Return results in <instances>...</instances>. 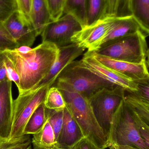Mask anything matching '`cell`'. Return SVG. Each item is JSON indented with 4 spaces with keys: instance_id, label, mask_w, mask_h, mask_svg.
<instances>
[{
    "instance_id": "1",
    "label": "cell",
    "mask_w": 149,
    "mask_h": 149,
    "mask_svg": "<svg viewBox=\"0 0 149 149\" xmlns=\"http://www.w3.org/2000/svg\"><path fill=\"white\" fill-rule=\"evenodd\" d=\"M3 52L18 74L20 93L33 89L47 76L58 57L59 49L54 44L42 42L26 53L16 49Z\"/></svg>"
},
{
    "instance_id": "2",
    "label": "cell",
    "mask_w": 149,
    "mask_h": 149,
    "mask_svg": "<svg viewBox=\"0 0 149 149\" xmlns=\"http://www.w3.org/2000/svg\"><path fill=\"white\" fill-rule=\"evenodd\" d=\"M62 92L68 108L85 137L100 149L111 146L108 137L98 124L89 99L67 88L57 86Z\"/></svg>"
},
{
    "instance_id": "3",
    "label": "cell",
    "mask_w": 149,
    "mask_h": 149,
    "mask_svg": "<svg viewBox=\"0 0 149 149\" xmlns=\"http://www.w3.org/2000/svg\"><path fill=\"white\" fill-rule=\"evenodd\" d=\"M52 86L67 88L89 99L101 89L117 86L81 67L78 61H74L62 71Z\"/></svg>"
},
{
    "instance_id": "4",
    "label": "cell",
    "mask_w": 149,
    "mask_h": 149,
    "mask_svg": "<svg viewBox=\"0 0 149 149\" xmlns=\"http://www.w3.org/2000/svg\"><path fill=\"white\" fill-rule=\"evenodd\" d=\"M109 140L111 145L149 149L141 136L131 108L125 98L113 116Z\"/></svg>"
},
{
    "instance_id": "5",
    "label": "cell",
    "mask_w": 149,
    "mask_h": 149,
    "mask_svg": "<svg viewBox=\"0 0 149 149\" xmlns=\"http://www.w3.org/2000/svg\"><path fill=\"white\" fill-rule=\"evenodd\" d=\"M50 86L34 88L18 93L14 100L12 108V127L9 139H16L24 136V128L34 111L44 102Z\"/></svg>"
},
{
    "instance_id": "6",
    "label": "cell",
    "mask_w": 149,
    "mask_h": 149,
    "mask_svg": "<svg viewBox=\"0 0 149 149\" xmlns=\"http://www.w3.org/2000/svg\"><path fill=\"white\" fill-rule=\"evenodd\" d=\"M148 46L141 31L100 48L96 53L116 60L133 63L146 61Z\"/></svg>"
},
{
    "instance_id": "7",
    "label": "cell",
    "mask_w": 149,
    "mask_h": 149,
    "mask_svg": "<svg viewBox=\"0 0 149 149\" xmlns=\"http://www.w3.org/2000/svg\"><path fill=\"white\" fill-rule=\"evenodd\" d=\"M126 92L119 86L111 88H104L88 99L96 120L108 138L113 116L121 102L125 98Z\"/></svg>"
},
{
    "instance_id": "8",
    "label": "cell",
    "mask_w": 149,
    "mask_h": 149,
    "mask_svg": "<svg viewBox=\"0 0 149 149\" xmlns=\"http://www.w3.org/2000/svg\"><path fill=\"white\" fill-rule=\"evenodd\" d=\"M115 17L106 16L83 27L72 38V42L88 51H98L112 28Z\"/></svg>"
},
{
    "instance_id": "9",
    "label": "cell",
    "mask_w": 149,
    "mask_h": 149,
    "mask_svg": "<svg viewBox=\"0 0 149 149\" xmlns=\"http://www.w3.org/2000/svg\"><path fill=\"white\" fill-rule=\"evenodd\" d=\"M83 28L76 18L70 14L50 22L44 30L41 36L42 42H49L58 48L72 43L74 34Z\"/></svg>"
},
{
    "instance_id": "10",
    "label": "cell",
    "mask_w": 149,
    "mask_h": 149,
    "mask_svg": "<svg viewBox=\"0 0 149 149\" xmlns=\"http://www.w3.org/2000/svg\"><path fill=\"white\" fill-rule=\"evenodd\" d=\"M79 66L93 72L104 79L125 89L127 93H134L137 90L136 83L124 75L110 69L99 62L95 57L93 52L87 51L78 61Z\"/></svg>"
},
{
    "instance_id": "11",
    "label": "cell",
    "mask_w": 149,
    "mask_h": 149,
    "mask_svg": "<svg viewBox=\"0 0 149 149\" xmlns=\"http://www.w3.org/2000/svg\"><path fill=\"white\" fill-rule=\"evenodd\" d=\"M5 28L19 47H31L37 37L30 22L24 18L17 10L3 22Z\"/></svg>"
},
{
    "instance_id": "12",
    "label": "cell",
    "mask_w": 149,
    "mask_h": 149,
    "mask_svg": "<svg viewBox=\"0 0 149 149\" xmlns=\"http://www.w3.org/2000/svg\"><path fill=\"white\" fill-rule=\"evenodd\" d=\"M59 49L58 57L49 74L35 88L46 85L52 86L62 71L67 65L75 61L77 58L82 55L85 50L73 43L59 47Z\"/></svg>"
},
{
    "instance_id": "13",
    "label": "cell",
    "mask_w": 149,
    "mask_h": 149,
    "mask_svg": "<svg viewBox=\"0 0 149 149\" xmlns=\"http://www.w3.org/2000/svg\"><path fill=\"white\" fill-rule=\"evenodd\" d=\"M12 82L7 79L0 82V137L9 139L12 130Z\"/></svg>"
},
{
    "instance_id": "14",
    "label": "cell",
    "mask_w": 149,
    "mask_h": 149,
    "mask_svg": "<svg viewBox=\"0 0 149 149\" xmlns=\"http://www.w3.org/2000/svg\"><path fill=\"white\" fill-rule=\"evenodd\" d=\"M93 53L99 62L133 81L144 79L149 74L146 61L141 63H133L113 59L93 52Z\"/></svg>"
},
{
    "instance_id": "15",
    "label": "cell",
    "mask_w": 149,
    "mask_h": 149,
    "mask_svg": "<svg viewBox=\"0 0 149 149\" xmlns=\"http://www.w3.org/2000/svg\"><path fill=\"white\" fill-rule=\"evenodd\" d=\"M84 137L80 128L65 107L64 109L63 123L58 138L56 149H73Z\"/></svg>"
},
{
    "instance_id": "16",
    "label": "cell",
    "mask_w": 149,
    "mask_h": 149,
    "mask_svg": "<svg viewBox=\"0 0 149 149\" xmlns=\"http://www.w3.org/2000/svg\"><path fill=\"white\" fill-rule=\"evenodd\" d=\"M140 31L141 29L133 16L115 17L112 28L102 42L100 48Z\"/></svg>"
},
{
    "instance_id": "17",
    "label": "cell",
    "mask_w": 149,
    "mask_h": 149,
    "mask_svg": "<svg viewBox=\"0 0 149 149\" xmlns=\"http://www.w3.org/2000/svg\"><path fill=\"white\" fill-rule=\"evenodd\" d=\"M30 19L37 36H41L45 27L51 22L46 0H32Z\"/></svg>"
},
{
    "instance_id": "18",
    "label": "cell",
    "mask_w": 149,
    "mask_h": 149,
    "mask_svg": "<svg viewBox=\"0 0 149 149\" xmlns=\"http://www.w3.org/2000/svg\"><path fill=\"white\" fill-rule=\"evenodd\" d=\"M130 10L141 30L149 35V0H131Z\"/></svg>"
},
{
    "instance_id": "19",
    "label": "cell",
    "mask_w": 149,
    "mask_h": 149,
    "mask_svg": "<svg viewBox=\"0 0 149 149\" xmlns=\"http://www.w3.org/2000/svg\"><path fill=\"white\" fill-rule=\"evenodd\" d=\"M33 135L31 139L33 149H56L55 134L47 119L42 130Z\"/></svg>"
},
{
    "instance_id": "20",
    "label": "cell",
    "mask_w": 149,
    "mask_h": 149,
    "mask_svg": "<svg viewBox=\"0 0 149 149\" xmlns=\"http://www.w3.org/2000/svg\"><path fill=\"white\" fill-rule=\"evenodd\" d=\"M47 120L46 107L42 103L34 111L28 121L24 130L23 135L35 134L39 133Z\"/></svg>"
},
{
    "instance_id": "21",
    "label": "cell",
    "mask_w": 149,
    "mask_h": 149,
    "mask_svg": "<svg viewBox=\"0 0 149 149\" xmlns=\"http://www.w3.org/2000/svg\"><path fill=\"white\" fill-rule=\"evenodd\" d=\"M64 12L74 16L83 28L86 26V0H65Z\"/></svg>"
},
{
    "instance_id": "22",
    "label": "cell",
    "mask_w": 149,
    "mask_h": 149,
    "mask_svg": "<svg viewBox=\"0 0 149 149\" xmlns=\"http://www.w3.org/2000/svg\"><path fill=\"white\" fill-rule=\"evenodd\" d=\"M107 8V0H86V26L105 17Z\"/></svg>"
},
{
    "instance_id": "23",
    "label": "cell",
    "mask_w": 149,
    "mask_h": 149,
    "mask_svg": "<svg viewBox=\"0 0 149 149\" xmlns=\"http://www.w3.org/2000/svg\"><path fill=\"white\" fill-rule=\"evenodd\" d=\"M107 1L106 16L114 17L132 16L130 10L131 0H107Z\"/></svg>"
},
{
    "instance_id": "24",
    "label": "cell",
    "mask_w": 149,
    "mask_h": 149,
    "mask_svg": "<svg viewBox=\"0 0 149 149\" xmlns=\"http://www.w3.org/2000/svg\"><path fill=\"white\" fill-rule=\"evenodd\" d=\"M44 103L46 108L52 110H63L66 106L62 92L54 86L51 87L48 90Z\"/></svg>"
},
{
    "instance_id": "25",
    "label": "cell",
    "mask_w": 149,
    "mask_h": 149,
    "mask_svg": "<svg viewBox=\"0 0 149 149\" xmlns=\"http://www.w3.org/2000/svg\"><path fill=\"white\" fill-rule=\"evenodd\" d=\"M31 147L29 135H24L16 139L0 137V149H27Z\"/></svg>"
},
{
    "instance_id": "26",
    "label": "cell",
    "mask_w": 149,
    "mask_h": 149,
    "mask_svg": "<svg viewBox=\"0 0 149 149\" xmlns=\"http://www.w3.org/2000/svg\"><path fill=\"white\" fill-rule=\"evenodd\" d=\"M64 109L52 110L46 108V117L53 129L56 143L63 123Z\"/></svg>"
},
{
    "instance_id": "27",
    "label": "cell",
    "mask_w": 149,
    "mask_h": 149,
    "mask_svg": "<svg viewBox=\"0 0 149 149\" xmlns=\"http://www.w3.org/2000/svg\"><path fill=\"white\" fill-rule=\"evenodd\" d=\"M19 46L10 36L3 23L0 22V51L13 50Z\"/></svg>"
},
{
    "instance_id": "28",
    "label": "cell",
    "mask_w": 149,
    "mask_h": 149,
    "mask_svg": "<svg viewBox=\"0 0 149 149\" xmlns=\"http://www.w3.org/2000/svg\"><path fill=\"white\" fill-rule=\"evenodd\" d=\"M65 0H46L51 21L60 18L64 13Z\"/></svg>"
},
{
    "instance_id": "29",
    "label": "cell",
    "mask_w": 149,
    "mask_h": 149,
    "mask_svg": "<svg viewBox=\"0 0 149 149\" xmlns=\"http://www.w3.org/2000/svg\"><path fill=\"white\" fill-rule=\"evenodd\" d=\"M134 81L137 90L133 93L141 100L149 104V74L146 78Z\"/></svg>"
},
{
    "instance_id": "30",
    "label": "cell",
    "mask_w": 149,
    "mask_h": 149,
    "mask_svg": "<svg viewBox=\"0 0 149 149\" xmlns=\"http://www.w3.org/2000/svg\"><path fill=\"white\" fill-rule=\"evenodd\" d=\"M129 106L131 108L134 119L138 127L141 136L149 149V126L142 120L135 110L130 105Z\"/></svg>"
},
{
    "instance_id": "31",
    "label": "cell",
    "mask_w": 149,
    "mask_h": 149,
    "mask_svg": "<svg viewBox=\"0 0 149 149\" xmlns=\"http://www.w3.org/2000/svg\"><path fill=\"white\" fill-rule=\"evenodd\" d=\"M16 10L15 0H0V22H3Z\"/></svg>"
},
{
    "instance_id": "32",
    "label": "cell",
    "mask_w": 149,
    "mask_h": 149,
    "mask_svg": "<svg viewBox=\"0 0 149 149\" xmlns=\"http://www.w3.org/2000/svg\"><path fill=\"white\" fill-rule=\"evenodd\" d=\"M32 1V0H15L17 11L24 18L31 23L30 13Z\"/></svg>"
},
{
    "instance_id": "33",
    "label": "cell",
    "mask_w": 149,
    "mask_h": 149,
    "mask_svg": "<svg viewBox=\"0 0 149 149\" xmlns=\"http://www.w3.org/2000/svg\"><path fill=\"white\" fill-rule=\"evenodd\" d=\"M7 74H8V80L12 82H14L16 86L17 87V89L19 90L20 88V79H19V76L8 58H7Z\"/></svg>"
},
{
    "instance_id": "34",
    "label": "cell",
    "mask_w": 149,
    "mask_h": 149,
    "mask_svg": "<svg viewBox=\"0 0 149 149\" xmlns=\"http://www.w3.org/2000/svg\"><path fill=\"white\" fill-rule=\"evenodd\" d=\"M8 79L7 74V58L4 52L0 51V82Z\"/></svg>"
},
{
    "instance_id": "35",
    "label": "cell",
    "mask_w": 149,
    "mask_h": 149,
    "mask_svg": "<svg viewBox=\"0 0 149 149\" xmlns=\"http://www.w3.org/2000/svg\"><path fill=\"white\" fill-rule=\"evenodd\" d=\"M73 149H100L88 138L84 137L81 140Z\"/></svg>"
},
{
    "instance_id": "36",
    "label": "cell",
    "mask_w": 149,
    "mask_h": 149,
    "mask_svg": "<svg viewBox=\"0 0 149 149\" xmlns=\"http://www.w3.org/2000/svg\"><path fill=\"white\" fill-rule=\"evenodd\" d=\"M32 48L31 47H29L27 46H20L18 48L16 49L21 53H26L29 52L31 50Z\"/></svg>"
},
{
    "instance_id": "37",
    "label": "cell",
    "mask_w": 149,
    "mask_h": 149,
    "mask_svg": "<svg viewBox=\"0 0 149 149\" xmlns=\"http://www.w3.org/2000/svg\"><path fill=\"white\" fill-rule=\"evenodd\" d=\"M116 149H139L134 147L130 146H119V145H113Z\"/></svg>"
},
{
    "instance_id": "38",
    "label": "cell",
    "mask_w": 149,
    "mask_h": 149,
    "mask_svg": "<svg viewBox=\"0 0 149 149\" xmlns=\"http://www.w3.org/2000/svg\"><path fill=\"white\" fill-rule=\"evenodd\" d=\"M146 63L148 68L149 69V49H148L147 53V57H146Z\"/></svg>"
},
{
    "instance_id": "39",
    "label": "cell",
    "mask_w": 149,
    "mask_h": 149,
    "mask_svg": "<svg viewBox=\"0 0 149 149\" xmlns=\"http://www.w3.org/2000/svg\"><path fill=\"white\" fill-rule=\"evenodd\" d=\"M109 149H116L115 148V147H114L113 145H111L110 147H109Z\"/></svg>"
},
{
    "instance_id": "40",
    "label": "cell",
    "mask_w": 149,
    "mask_h": 149,
    "mask_svg": "<svg viewBox=\"0 0 149 149\" xmlns=\"http://www.w3.org/2000/svg\"><path fill=\"white\" fill-rule=\"evenodd\" d=\"M27 149H31V147H30V148H29Z\"/></svg>"
}]
</instances>
